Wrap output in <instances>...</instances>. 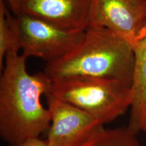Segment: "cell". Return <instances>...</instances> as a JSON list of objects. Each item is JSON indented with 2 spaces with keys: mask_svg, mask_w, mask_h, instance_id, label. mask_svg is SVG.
<instances>
[{
  "mask_svg": "<svg viewBox=\"0 0 146 146\" xmlns=\"http://www.w3.org/2000/svg\"><path fill=\"white\" fill-rule=\"evenodd\" d=\"M27 58L7 55L0 77V135L11 146L39 137L51 124L41 98L50 94L52 80L45 72L29 73Z\"/></svg>",
  "mask_w": 146,
  "mask_h": 146,
  "instance_id": "obj_1",
  "label": "cell"
},
{
  "mask_svg": "<svg viewBox=\"0 0 146 146\" xmlns=\"http://www.w3.org/2000/svg\"><path fill=\"white\" fill-rule=\"evenodd\" d=\"M134 47L124 38L105 28L88 27L72 51L47 63L44 72L52 80L87 76L116 80L131 86Z\"/></svg>",
  "mask_w": 146,
  "mask_h": 146,
  "instance_id": "obj_2",
  "label": "cell"
},
{
  "mask_svg": "<svg viewBox=\"0 0 146 146\" xmlns=\"http://www.w3.org/2000/svg\"><path fill=\"white\" fill-rule=\"evenodd\" d=\"M131 87L116 80L72 76L52 80L50 94L87 112L104 125L131 107Z\"/></svg>",
  "mask_w": 146,
  "mask_h": 146,
  "instance_id": "obj_3",
  "label": "cell"
},
{
  "mask_svg": "<svg viewBox=\"0 0 146 146\" xmlns=\"http://www.w3.org/2000/svg\"><path fill=\"white\" fill-rule=\"evenodd\" d=\"M21 50L25 57L33 56L52 62L66 55L81 42L85 31L62 29L33 16L15 15Z\"/></svg>",
  "mask_w": 146,
  "mask_h": 146,
  "instance_id": "obj_4",
  "label": "cell"
},
{
  "mask_svg": "<svg viewBox=\"0 0 146 146\" xmlns=\"http://www.w3.org/2000/svg\"><path fill=\"white\" fill-rule=\"evenodd\" d=\"M51 113L47 146H85L104 129L91 114L48 94L45 96Z\"/></svg>",
  "mask_w": 146,
  "mask_h": 146,
  "instance_id": "obj_5",
  "label": "cell"
},
{
  "mask_svg": "<svg viewBox=\"0 0 146 146\" xmlns=\"http://www.w3.org/2000/svg\"><path fill=\"white\" fill-rule=\"evenodd\" d=\"M145 24L146 0H90L88 27L108 29L133 47Z\"/></svg>",
  "mask_w": 146,
  "mask_h": 146,
  "instance_id": "obj_6",
  "label": "cell"
},
{
  "mask_svg": "<svg viewBox=\"0 0 146 146\" xmlns=\"http://www.w3.org/2000/svg\"><path fill=\"white\" fill-rule=\"evenodd\" d=\"M90 0H15L14 15L25 14L73 31H85L89 25Z\"/></svg>",
  "mask_w": 146,
  "mask_h": 146,
  "instance_id": "obj_7",
  "label": "cell"
},
{
  "mask_svg": "<svg viewBox=\"0 0 146 146\" xmlns=\"http://www.w3.org/2000/svg\"><path fill=\"white\" fill-rule=\"evenodd\" d=\"M135 64L131 94V115L127 129L136 134L143 130L146 123V37L135 45Z\"/></svg>",
  "mask_w": 146,
  "mask_h": 146,
  "instance_id": "obj_8",
  "label": "cell"
},
{
  "mask_svg": "<svg viewBox=\"0 0 146 146\" xmlns=\"http://www.w3.org/2000/svg\"><path fill=\"white\" fill-rule=\"evenodd\" d=\"M19 50L21 47L15 15L10 13L5 0H0V70L4 66L5 56L19 54Z\"/></svg>",
  "mask_w": 146,
  "mask_h": 146,
  "instance_id": "obj_9",
  "label": "cell"
},
{
  "mask_svg": "<svg viewBox=\"0 0 146 146\" xmlns=\"http://www.w3.org/2000/svg\"><path fill=\"white\" fill-rule=\"evenodd\" d=\"M85 146H139L135 135L129 129L117 128L104 129Z\"/></svg>",
  "mask_w": 146,
  "mask_h": 146,
  "instance_id": "obj_10",
  "label": "cell"
},
{
  "mask_svg": "<svg viewBox=\"0 0 146 146\" xmlns=\"http://www.w3.org/2000/svg\"><path fill=\"white\" fill-rule=\"evenodd\" d=\"M19 146H47L46 140H42L39 137L31 139L24 142Z\"/></svg>",
  "mask_w": 146,
  "mask_h": 146,
  "instance_id": "obj_11",
  "label": "cell"
},
{
  "mask_svg": "<svg viewBox=\"0 0 146 146\" xmlns=\"http://www.w3.org/2000/svg\"><path fill=\"white\" fill-rule=\"evenodd\" d=\"M145 37H146V24H145V27H143V30L141 31V33H140V35H139V41H139L140 40L143 39H144V38H145ZM137 43H138V42H137Z\"/></svg>",
  "mask_w": 146,
  "mask_h": 146,
  "instance_id": "obj_12",
  "label": "cell"
},
{
  "mask_svg": "<svg viewBox=\"0 0 146 146\" xmlns=\"http://www.w3.org/2000/svg\"><path fill=\"white\" fill-rule=\"evenodd\" d=\"M5 2L7 3V4H8V6L10 8V9H11L12 8V7L13 6L14 1H15V0H5Z\"/></svg>",
  "mask_w": 146,
  "mask_h": 146,
  "instance_id": "obj_13",
  "label": "cell"
},
{
  "mask_svg": "<svg viewBox=\"0 0 146 146\" xmlns=\"http://www.w3.org/2000/svg\"><path fill=\"white\" fill-rule=\"evenodd\" d=\"M142 131H144L145 132V133H146V123L145 124V125H144V127L143 128V130H142Z\"/></svg>",
  "mask_w": 146,
  "mask_h": 146,
  "instance_id": "obj_14",
  "label": "cell"
}]
</instances>
